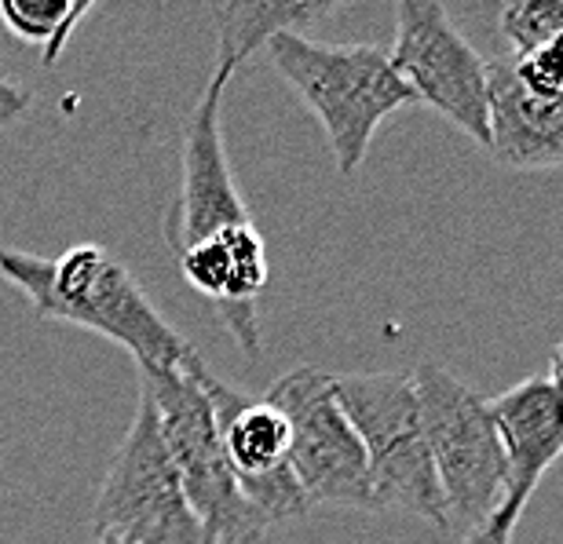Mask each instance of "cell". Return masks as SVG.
Returning a JSON list of instances; mask_svg holds the SVG:
<instances>
[{
  "label": "cell",
  "mask_w": 563,
  "mask_h": 544,
  "mask_svg": "<svg viewBox=\"0 0 563 544\" xmlns=\"http://www.w3.org/2000/svg\"><path fill=\"white\" fill-rule=\"evenodd\" d=\"M0 275L30 300L37 319L114 340L140 362V369L176 373L201 362L146 300L136 275L103 245H74L55 259L0 248Z\"/></svg>",
  "instance_id": "1"
},
{
  "label": "cell",
  "mask_w": 563,
  "mask_h": 544,
  "mask_svg": "<svg viewBox=\"0 0 563 544\" xmlns=\"http://www.w3.org/2000/svg\"><path fill=\"white\" fill-rule=\"evenodd\" d=\"M267 59L322 121L341 176L358 173L380 121L418 103L377 44H319L303 33H278L267 41Z\"/></svg>",
  "instance_id": "2"
},
{
  "label": "cell",
  "mask_w": 563,
  "mask_h": 544,
  "mask_svg": "<svg viewBox=\"0 0 563 544\" xmlns=\"http://www.w3.org/2000/svg\"><path fill=\"white\" fill-rule=\"evenodd\" d=\"M201 369L206 362L176 373L140 369V388L151 395L157 410L168 457L176 464L187 508L198 519L206 544H261L272 523L261 515V508L250 504L234 479L212 421V406L201 388Z\"/></svg>",
  "instance_id": "3"
},
{
  "label": "cell",
  "mask_w": 563,
  "mask_h": 544,
  "mask_svg": "<svg viewBox=\"0 0 563 544\" xmlns=\"http://www.w3.org/2000/svg\"><path fill=\"white\" fill-rule=\"evenodd\" d=\"M333 391L366 449L374 512L396 508L450 530L410 373H344L333 377Z\"/></svg>",
  "instance_id": "4"
},
{
  "label": "cell",
  "mask_w": 563,
  "mask_h": 544,
  "mask_svg": "<svg viewBox=\"0 0 563 544\" xmlns=\"http://www.w3.org/2000/svg\"><path fill=\"white\" fill-rule=\"evenodd\" d=\"M413 377L428 453L439 490L446 497L450 530H472L509 493V464L494 432L487 399L443 366H424Z\"/></svg>",
  "instance_id": "5"
},
{
  "label": "cell",
  "mask_w": 563,
  "mask_h": 544,
  "mask_svg": "<svg viewBox=\"0 0 563 544\" xmlns=\"http://www.w3.org/2000/svg\"><path fill=\"white\" fill-rule=\"evenodd\" d=\"M267 402L289 424V468L308 501L374 512L366 449L336 402L333 373L311 366L289 369L272 384Z\"/></svg>",
  "instance_id": "6"
},
{
  "label": "cell",
  "mask_w": 563,
  "mask_h": 544,
  "mask_svg": "<svg viewBox=\"0 0 563 544\" xmlns=\"http://www.w3.org/2000/svg\"><path fill=\"white\" fill-rule=\"evenodd\" d=\"M96 530L132 544H206L168 457L157 410L143 388L140 410L99 490Z\"/></svg>",
  "instance_id": "7"
},
{
  "label": "cell",
  "mask_w": 563,
  "mask_h": 544,
  "mask_svg": "<svg viewBox=\"0 0 563 544\" xmlns=\"http://www.w3.org/2000/svg\"><path fill=\"white\" fill-rule=\"evenodd\" d=\"M396 74L418 96L468 132L483 151L490 143L487 59L472 48L439 0H399L396 48L388 52Z\"/></svg>",
  "instance_id": "8"
},
{
  "label": "cell",
  "mask_w": 563,
  "mask_h": 544,
  "mask_svg": "<svg viewBox=\"0 0 563 544\" xmlns=\"http://www.w3.org/2000/svg\"><path fill=\"white\" fill-rule=\"evenodd\" d=\"M201 388L212 406L220 446L253 508L267 523L300 519L311 508L308 493L289 468V424L267 399H250L223 384L209 366L201 369Z\"/></svg>",
  "instance_id": "9"
},
{
  "label": "cell",
  "mask_w": 563,
  "mask_h": 544,
  "mask_svg": "<svg viewBox=\"0 0 563 544\" xmlns=\"http://www.w3.org/2000/svg\"><path fill=\"white\" fill-rule=\"evenodd\" d=\"M228 70L212 66V77L206 92L195 103V113L184 132V179H179V195L165 212V242L179 256L190 245L206 242V237L223 234L228 226L253 223L250 209L234 187L228 151H223L220 132V103L223 88L231 85Z\"/></svg>",
  "instance_id": "10"
},
{
  "label": "cell",
  "mask_w": 563,
  "mask_h": 544,
  "mask_svg": "<svg viewBox=\"0 0 563 544\" xmlns=\"http://www.w3.org/2000/svg\"><path fill=\"white\" fill-rule=\"evenodd\" d=\"M176 259L187 286L217 303L223 325L245 355H261L256 292L267 286V248L256 223L228 226L223 234L190 245Z\"/></svg>",
  "instance_id": "11"
},
{
  "label": "cell",
  "mask_w": 563,
  "mask_h": 544,
  "mask_svg": "<svg viewBox=\"0 0 563 544\" xmlns=\"http://www.w3.org/2000/svg\"><path fill=\"white\" fill-rule=\"evenodd\" d=\"M494 432L509 464V493L531 501L542 475L563 453V395L549 377H527L487 402Z\"/></svg>",
  "instance_id": "12"
},
{
  "label": "cell",
  "mask_w": 563,
  "mask_h": 544,
  "mask_svg": "<svg viewBox=\"0 0 563 544\" xmlns=\"http://www.w3.org/2000/svg\"><path fill=\"white\" fill-rule=\"evenodd\" d=\"M494 162L509 168H563V96H531L512 77L509 59L487 63Z\"/></svg>",
  "instance_id": "13"
},
{
  "label": "cell",
  "mask_w": 563,
  "mask_h": 544,
  "mask_svg": "<svg viewBox=\"0 0 563 544\" xmlns=\"http://www.w3.org/2000/svg\"><path fill=\"white\" fill-rule=\"evenodd\" d=\"M333 0H228L217 4V66L239 74V66L278 33H300L303 26L333 15Z\"/></svg>",
  "instance_id": "14"
},
{
  "label": "cell",
  "mask_w": 563,
  "mask_h": 544,
  "mask_svg": "<svg viewBox=\"0 0 563 544\" xmlns=\"http://www.w3.org/2000/svg\"><path fill=\"white\" fill-rule=\"evenodd\" d=\"M88 0H0V22L11 37L37 44L44 66H55L74 30L92 15Z\"/></svg>",
  "instance_id": "15"
},
{
  "label": "cell",
  "mask_w": 563,
  "mask_h": 544,
  "mask_svg": "<svg viewBox=\"0 0 563 544\" xmlns=\"http://www.w3.org/2000/svg\"><path fill=\"white\" fill-rule=\"evenodd\" d=\"M501 33L512 55L563 41V0H512L501 8Z\"/></svg>",
  "instance_id": "16"
},
{
  "label": "cell",
  "mask_w": 563,
  "mask_h": 544,
  "mask_svg": "<svg viewBox=\"0 0 563 544\" xmlns=\"http://www.w3.org/2000/svg\"><path fill=\"white\" fill-rule=\"evenodd\" d=\"M509 66H512V77L531 96H542V99L563 96V41L545 44V48L527 52V55H512Z\"/></svg>",
  "instance_id": "17"
},
{
  "label": "cell",
  "mask_w": 563,
  "mask_h": 544,
  "mask_svg": "<svg viewBox=\"0 0 563 544\" xmlns=\"http://www.w3.org/2000/svg\"><path fill=\"white\" fill-rule=\"evenodd\" d=\"M523 508H527L523 501H516V497H505V501L494 508V512L483 519L479 526L465 530L461 544H512L516 523H520Z\"/></svg>",
  "instance_id": "18"
},
{
  "label": "cell",
  "mask_w": 563,
  "mask_h": 544,
  "mask_svg": "<svg viewBox=\"0 0 563 544\" xmlns=\"http://www.w3.org/2000/svg\"><path fill=\"white\" fill-rule=\"evenodd\" d=\"M30 103H33L30 88L0 74V129H11V124H19L22 118H26Z\"/></svg>",
  "instance_id": "19"
},
{
  "label": "cell",
  "mask_w": 563,
  "mask_h": 544,
  "mask_svg": "<svg viewBox=\"0 0 563 544\" xmlns=\"http://www.w3.org/2000/svg\"><path fill=\"white\" fill-rule=\"evenodd\" d=\"M549 380H553V388L563 395V340L553 347V358H549Z\"/></svg>",
  "instance_id": "20"
},
{
  "label": "cell",
  "mask_w": 563,
  "mask_h": 544,
  "mask_svg": "<svg viewBox=\"0 0 563 544\" xmlns=\"http://www.w3.org/2000/svg\"><path fill=\"white\" fill-rule=\"evenodd\" d=\"M99 544H132V541H121V537H107V534H99Z\"/></svg>",
  "instance_id": "21"
}]
</instances>
